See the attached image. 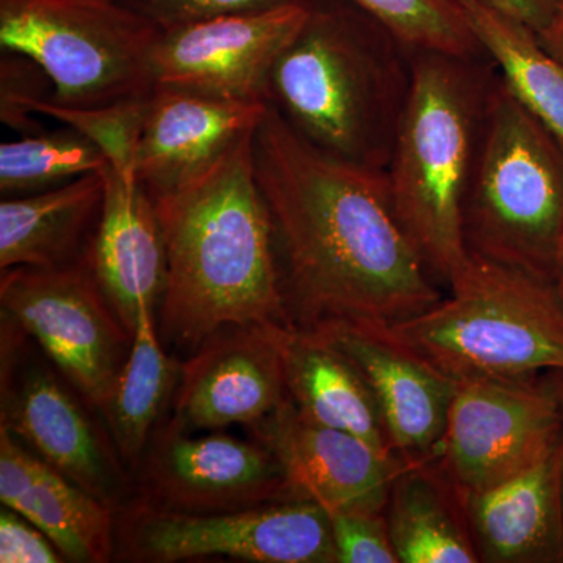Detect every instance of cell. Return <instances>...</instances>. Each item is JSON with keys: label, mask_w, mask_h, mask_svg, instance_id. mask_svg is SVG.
Listing matches in <instances>:
<instances>
[{"label": "cell", "mask_w": 563, "mask_h": 563, "mask_svg": "<svg viewBox=\"0 0 563 563\" xmlns=\"http://www.w3.org/2000/svg\"><path fill=\"white\" fill-rule=\"evenodd\" d=\"M117 548L133 562L232 558L255 563H336L331 518L309 501L190 514L141 498L117 518Z\"/></svg>", "instance_id": "8"}, {"label": "cell", "mask_w": 563, "mask_h": 563, "mask_svg": "<svg viewBox=\"0 0 563 563\" xmlns=\"http://www.w3.org/2000/svg\"><path fill=\"white\" fill-rule=\"evenodd\" d=\"M554 285L563 301V242L561 244V250H559L558 261H555Z\"/></svg>", "instance_id": "36"}, {"label": "cell", "mask_w": 563, "mask_h": 563, "mask_svg": "<svg viewBox=\"0 0 563 563\" xmlns=\"http://www.w3.org/2000/svg\"><path fill=\"white\" fill-rule=\"evenodd\" d=\"M140 466L139 498L176 512L292 501L279 462L262 443L221 431L191 437L168 422L152 435Z\"/></svg>", "instance_id": "11"}, {"label": "cell", "mask_w": 563, "mask_h": 563, "mask_svg": "<svg viewBox=\"0 0 563 563\" xmlns=\"http://www.w3.org/2000/svg\"><path fill=\"white\" fill-rule=\"evenodd\" d=\"M129 9L143 14L162 31L180 27L191 22L247 13L287 5L298 0H120Z\"/></svg>", "instance_id": "31"}, {"label": "cell", "mask_w": 563, "mask_h": 563, "mask_svg": "<svg viewBox=\"0 0 563 563\" xmlns=\"http://www.w3.org/2000/svg\"><path fill=\"white\" fill-rule=\"evenodd\" d=\"M247 429L279 462L292 501L317 504L328 514L385 510L393 483L412 463L354 433L314 424L290 399Z\"/></svg>", "instance_id": "14"}, {"label": "cell", "mask_w": 563, "mask_h": 563, "mask_svg": "<svg viewBox=\"0 0 563 563\" xmlns=\"http://www.w3.org/2000/svg\"><path fill=\"white\" fill-rule=\"evenodd\" d=\"M254 168L291 322L393 325L443 298L396 217L385 169L328 154L269 103Z\"/></svg>", "instance_id": "1"}, {"label": "cell", "mask_w": 563, "mask_h": 563, "mask_svg": "<svg viewBox=\"0 0 563 563\" xmlns=\"http://www.w3.org/2000/svg\"><path fill=\"white\" fill-rule=\"evenodd\" d=\"M107 169L99 147L66 125L20 135L0 146V195L2 199L35 195Z\"/></svg>", "instance_id": "26"}, {"label": "cell", "mask_w": 563, "mask_h": 563, "mask_svg": "<svg viewBox=\"0 0 563 563\" xmlns=\"http://www.w3.org/2000/svg\"><path fill=\"white\" fill-rule=\"evenodd\" d=\"M277 340L288 398L303 418L396 454L361 372L324 333L290 322L279 325Z\"/></svg>", "instance_id": "21"}, {"label": "cell", "mask_w": 563, "mask_h": 563, "mask_svg": "<svg viewBox=\"0 0 563 563\" xmlns=\"http://www.w3.org/2000/svg\"><path fill=\"white\" fill-rule=\"evenodd\" d=\"M539 38L544 47L563 65V0L559 2L553 20L539 32Z\"/></svg>", "instance_id": "34"}, {"label": "cell", "mask_w": 563, "mask_h": 563, "mask_svg": "<svg viewBox=\"0 0 563 563\" xmlns=\"http://www.w3.org/2000/svg\"><path fill=\"white\" fill-rule=\"evenodd\" d=\"M279 325H232L209 336L180 365L169 424L185 432L250 428L284 406Z\"/></svg>", "instance_id": "13"}, {"label": "cell", "mask_w": 563, "mask_h": 563, "mask_svg": "<svg viewBox=\"0 0 563 563\" xmlns=\"http://www.w3.org/2000/svg\"><path fill=\"white\" fill-rule=\"evenodd\" d=\"M179 368L163 347L154 309L143 307L132 346L109 402L103 407L113 446L129 468H139L155 426L179 379Z\"/></svg>", "instance_id": "25"}, {"label": "cell", "mask_w": 563, "mask_h": 563, "mask_svg": "<svg viewBox=\"0 0 563 563\" xmlns=\"http://www.w3.org/2000/svg\"><path fill=\"white\" fill-rule=\"evenodd\" d=\"M106 179L88 174L52 190L0 202V269L54 268L87 254Z\"/></svg>", "instance_id": "22"}, {"label": "cell", "mask_w": 563, "mask_h": 563, "mask_svg": "<svg viewBox=\"0 0 563 563\" xmlns=\"http://www.w3.org/2000/svg\"><path fill=\"white\" fill-rule=\"evenodd\" d=\"M481 562H563V439L510 479L463 498Z\"/></svg>", "instance_id": "19"}, {"label": "cell", "mask_w": 563, "mask_h": 563, "mask_svg": "<svg viewBox=\"0 0 563 563\" xmlns=\"http://www.w3.org/2000/svg\"><path fill=\"white\" fill-rule=\"evenodd\" d=\"M313 328L361 372L391 450L407 462L428 461L442 439L457 380L380 325L331 322Z\"/></svg>", "instance_id": "15"}, {"label": "cell", "mask_w": 563, "mask_h": 563, "mask_svg": "<svg viewBox=\"0 0 563 563\" xmlns=\"http://www.w3.org/2000/svg\"><path fill=\"white\" fill-rule=\"evenodd\" d=\"M372 14L404 44L418 51L446 52L462 57L487 55L459 0H347Z\"/></svg>", "instance_id": "27"}, {"label": "cell", "mask_w": 563, "mask_h": 563, "mask_svg": "<svg viewBox=\"0 0 563 563\" xmlns=\"http://www.w3.org/2000/svg\"><path fill=\"white\" fill-rule=\"evenodd\" d=\"M477 43L510 95L563 140V65L539 33L487 0H459Z\"/></svg>", "instance_id": "24"}, {"label": "cell", "mask_w": 563, "mask_h": 563, "mask_svg": "<svg viewBox=\"0 0 563 563\" xmlns=\"http://www.w3.org/2000/svg\"><path fill=\"white\" fill-rule=\"evenodd\" d=\"M548 383L553 387L555 398H558L559 410H561L562 439H563V372L547 373Z\"/></svg>", "instance_id": "35"}, {"label": "cell", "mask_w": 563, "mask_h": 563, "mask_svg": "<svg viewBox=\"0 0 563 563\" xmlns=\"http://www.w3.org/2000/svg\"><path fill=\"white\" fill-rule=\"evenodd\" d=\"M3 317L29 333L91 407L103 410L132 346V333L88 261L2 272Z\"/></svg>", "instance_id": "9"}, {"label": "cell", "mask_w": 563, "mask_h": 563, "mask_svg": "<svg viewBox=\"0 0 563 563\" xmlns=\"http://www.w3.org/2000/svg\"><path fill=\"white\" fill-rule=\"evenodd\" d=\"M498 70L488 55L418 51L387 172L396 217L426 268L450 287L472 255L462 213Z\"/></svg>", "instance_id": "4"}, {"label": "cell", "mask_w": 563, "mask_h": 563, "mask_svg": "<svg viewBox=\"0 0 563 563\" xmlns=\"http://www.w3.org/2000/svg\"><path fill=\"white\" fill-rule=\"evenodd\" d=\"M54 87L43 68L18 52L0 55V120L20 135L46 131L33 114L40 102L52 98Z\"/></svg>", "instance_id": "29"}, {"label": "cell", "mask_w": 563, "mask_h": 563, "mask_svg": "<svg viewBox=\"0 0 563 563\" xmlns=\"http://www.w3.org/2000/svg\"><path fill=\"white\" fill-rule=\"evenodd\" d=\"M450 296L388 335L453 379L563 372V301L548 277L470 258Z\"/></svg>", "instance_id": "5"}, {"label": "cell", "mask_w": 563, "mask_h": 563, "mask_svg": "<svg viewBox=\"0 0 563 563\" xmlns=\"http://www.w3.org/2000/svg\"><path fill=\"white\" fill-rule=\"evenodd\" d=\"M2 428L96 498L117 509L128 479L79 399L44 366L2 377Z\"/></svg>", "instance_id": "16"}, {"label": "cell", "mask_w": 563, "mask_h": 563, "mask_svg": "<svg viewBox=\"0 0 563 563\" xmlns=\"http://www.w3.org/2000/svg\"><path fill=\"white\" fill-rule=\"evenodd\" d=\"M0 562H66L54 543L20 514L3 506L0 510Z\"/></svg>", "instance_id": "32"}, {"label": "cell", "mask_w": 563, "mask_h": 563, "mask_svg": "<svg viewBox=\"0 0 563 563\" xmlns=\"http://www.w3.org/2000/svg\"><path fill=\"white\" fill-rule=\"evenodd\" d=\"M254 132L184 187L152 198L166 250L163 342L195 351L232 325L291 322Z\"/></svg>", "instance_id": "2"}, {"label": "cell", "mask_w": 563, "mask_h": 563, "mask_svg": "<svg viewBox=\"0 0 563 563\" xmlns=\"http://www.w3.org/2000/svg\"><path fill=\"white\" fill-rule=\"evenodd\" d=\"M150 96L98 107H65L47 99L36 106V113L81 133L99 147L111 172L136 179V154Z\"/></svg>", "instance_id": "28"}, {"label": "cell", "mask_w": 563, "mask_h": 563, "mask_svg": "<svg viewBox=\"0 0 563 563\" xmlns=\"http://www.w3.org/2000/svg\"><path fill=\"white\" fill-rule=\"evenodd\" d=\"M307 11L309 2L298 0L162 31L154 54L155 85L224 101L266 102L274 63Z\"/></svg>", "instance_id": "12"}, {"label": "cell", "mask_w": 563, "mask_h": 563, "mask_svg": "<svg viewBox=\"0 0 563 563\" xmlns=\"http://www.w3.org/2000/svg\"><path fill=\"white\" fill-rule=\"evenodd\" d=\"M462 228L473 257L554 282L563 242V140L510 95L499 74Z\"/></svg>", "instance_id": "6"}, {"label": "cell", "mask_w": 563, "mask_h": 563, "mask_svg": "<svg viewBox=\"0 0 563 563\" xmlns=\"http://www.w3.org/2000/svg\"><path fill=\"white\" fill-rule=\"evenodd\" d=\"M266 102H232L155 85L136 154V179L151 198L207 172L233 144L254 132Z\"/></svg>", "instance_id": "17"}, {"label": "cell", "mask_w": 563, "mask_h": 563, "mask_svg": "<svg viewBox=\"0 0 563 563\" xmlns=\"http://www.w3.org/2000/svg\"><path fill=\"white\" fill-rule=\"evenodd\" d=\"M493 7L525 22L537 33L542 32L553 20L561 0H487Z\"/></svg>", "instance_id": "33"}, {"label": "cell", "mask_w": 563, "mask_h": 563, "mask_svg": "<svg viewBox=\"0 0 563 563\" xmlns=\"http://www.w3.org/2000/svg\"><path fill=\"white\" fill-rule=\"evenodd\" d=\"M329 518L336 563H399L385 510H339Z\"/></svg>", "instance_id": "30"}, {"label": "cell", "mask_w": 563, "mask_h": 563, "mask_svg": "<svg viewBox=\"0 0 563 563\" xmlns=\"http://www.w3.org/2000/svg\"><path fill=\"white\" fill-rule=\"evenodd\" d=\"M307 2L274 63L266 102L328 154L385 169L412 91L415 51L347 0Z\"/></svg>", "instance_id": "3"}, {"label": "cell", "mask_w": 563, "mask_h": 563, "mask_svg": "<svg viewBox=\"0 0 563 563\" xmlns=\"http://www.w3.org/2000/svg\"><path fill=\"white\" fill-rule=\"evenodd\" d=\"M385 517L399 563L481 562L462 496L429 462L398 474Z\"/></svg>", "instance_id": "23"}, {"label": "cell", "mask_w": 563, "mask_h": 563, "mask_svg": "<svg viewBox=\"0 0 563 563\" xmlns=\"http://www.w3.org/2000/svg\"><path fill=\"white\" fill-rule=\"evenodd\" d=\"M161 36L120 0H0V47L38 63L58 106L147 98Z\"/></svg>", "instance_id": "7"}, {"label": "cell", "mask_w": 563, "mask_h": 563, "mask_svg": "<svg viewBox=\"0 0 563 563\" xmlns=\"http://www.w3.org/2000/svg\"><path fill=\"white\" fill-rule=\"evenodd\" d=\"M561 435V410L547 374L466 377L457 380L442 439L426 462L463 499L523 472Z\"/></svg>", "instance_id": "10"}, {"label": "cell", "mask_w": 563, "mask_h": 563, "mask_svg": "<svg viewBox=\"0 0 563 563\" xmlns=\"http://www.w3.org/2000/svg\"><path fill=\"white\" fill-rule=\"evenodd\" d=\"M101 214L88 261L114 312L133 333L140 310L162 301L165 240L154 201L135 177L107 169Z\"/></svg>", "instance_id": "18"}, {"label": "cell", "mask_w": 563, "mask_h": 563, "mask_svg": "<svg viewBox=\"0 0 563 563\" xmlns=\"http://www.w3.org/2000/svg\"><path fill=\"white\" fill-rule=\"evenodd\" d=\"M0 501L38 528L65 561L109 562L117 550L114 509L0 428Z\"/></svg>", "instance_id": "20"}]
</instances>
